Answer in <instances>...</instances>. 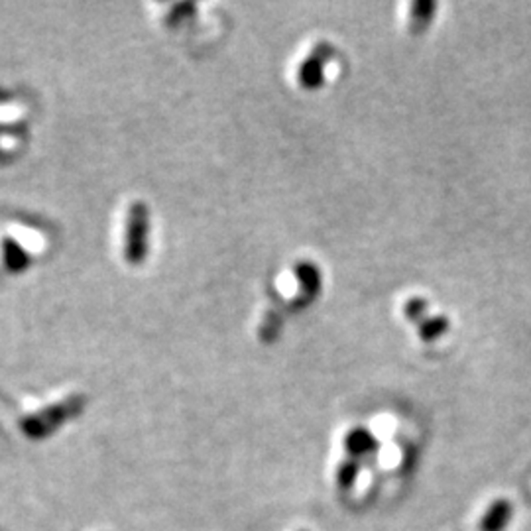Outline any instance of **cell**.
Here are the masks:
<instances>
[{"label":"cell","mask_w":531,"mask_h":531,"mask_svg":"<svg viewBox=\"0 0 531 531\" xmlns=\"http://www.w3.org/2000/svg\"><path fill=\"white\" fill-rule=\"evenodd\" d=\"M436 3H414L409 8V32L414 35H421L436 18Z\"/></svg>","instance_id":"52a82bcc"},{"label":"cell","mask_w":531,"mask_h":531,"mask_svg":"<svg viewBox=\"0 0 531 531\" xmlns=\"http://www.w3.org/2000/svg\"><path fill=\"white\" fill-rule=\"evenodd\" d=\"M360 473V461L353 456H346L345 461L336 466V485H339L343 490H348Z\"/></svg>","instance_id":"ba28073f"},{"label":"cell","mask_w":531,"mask_h":531,"mask_svg":"<svg viewBox=\"0 0 531 531\" xmlns=\"http://www.w3.org/2000/svg\"><path fill=\"white\" fill-rule=\"evenodd\" d=\"M345 449L346 456H353L356 461H360L362 456H368L378 449V443L374 439L372 433L365 427H356L346 433L345 437Z\"/></svg>","instance_id":"8992f818"},{"label":"cell","mask_w":531,"mask_h":531,"mask_svg":"<svg viewBox=\"0 0 531 531\" xmlns=\"http://www.w3.org/2000/svg\"><path fill=\"white\" fill-rule=\"evenodd\" d=\"M294 274L299 282V292H297V299L294 301L292 309H304L307 306H311L313 301L317 299V296L321 294V287H323V276L321 270L317 268V264H313L309 260L304 262H297Z\"/></svg>","instance_id":"277c9868"},{"label":"cell","mask_w":531,"mask_h":531,"mask_svg":"<svg viewBox=\"0 0 531 531\" xmlns=\"http://www.w3.org/2000/svg\"><path fill=\"white\" fill-rule=\"evenodd\" d=\"M406 319L409 323H414L417 327V333L421 336V341L433 343L437 341L439 336H443L451 327V321L443 316H429L427 313V304L424 297H412L404 306Z\"/></svg>","instance_id":"7a4b0ae2"},{"label":"cell","mask_w":531,"mask_h":531,"mask_svg":"<svg viewBox=\"0 0 531 531\" xmlns=\"http://www.w3.org/2000/svg\"><path fill=\"white\" fill-rule=\"evenodd\" d=\"M335 55V47L329 42H319L313 45L311 54L304 59L297 69V83L301 89L317 91L325 83V69Z\"/></svg>","instance_id":"3957f363"},{"label":"cell","mask_w":531,"mask_h":531,"mask_svg":"<svg viewBox=\"0 0 531 531\" xmlns=\"http://www.w3.org/2000/svg\"><path fill=\"white\" fill-rule=\"evenodd\" d=\"M150 211L146 203L136 201L130 205L125 226V260L130 266H138L148 256Z\"/></svg>","instance_id":"6da1fadb"},{"label":"cell","mask_w":531,"mask_h":531,"mask_svg":"<svg viewBox=\"0 0 531 531\" xmlns=\"http://www.w3.org/2000/svg\"><path fill=\"white\" fill-rule=\"evenodd\" d=\"M514 516V506L510 500L498 498L490 504V508L485 512V516L480 517L478 529L480 531H504L508 527L510 520Z\"/></svg>","instance_id":"5b68a950"}]
</instances>
